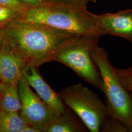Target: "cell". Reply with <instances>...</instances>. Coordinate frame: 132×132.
<instances>
[{
	"label": "cell",
	"mask_w": 132,
	"mask_h": 132,
	"mask_svg": "<svg viewBox=\"0 0 132 132\" xmlns=\"http://www.w3.org/2000/svg\"><path fill=\"white\" fill-rule=\"evenodd\" d=\"M4 41L22 57L27 67L39 68L76 34L37 23L16 19L3 28Z\"/></svg>",
	"instance_id": "1"
},
{
	"label": "cell",
	"mask_w": 132,
	"mask_h": 132,
	"mask_svg": "<svg viewBox=\"0 0 132 132\" xmlns=\"http://www.w3.org/2000/svg\"><path fill=\"white\" fill-rule=\"evenodd\" d=\"M18 19L79 35H105L97 24L95 14L86 8L63 3L29 7Z\"/></svg>",
	"instance_id": "2"
},
{
	"label": "cell",
	"mask_w": 132,
	"mask_h": 132,
	"mask_svg": "<svg viewBox=\"0 0 132 132\" xmlns=\"http://www.w3.org/2000/svg\"><path fill=\"white\" fill-rule=\"evenodd\" d=\"M90 56L99 70L103 85L105 105L110 115L117 119L132 132V96L115 72L108 53L98 44L90 51Z\"/></svg>",
	"instance_id": "3"
},
{
	"label": "cell",
	"mask_w": 132,
	"mask_h": 132,
	"mask_svg": "<svg viewBox=\"0 0 132 132\" xmlns=\"http://www.w3.org/2000/svg\"><path fill=\"white\" fill-rule=\"evenodd\" d=\"M100 36L76 35L58 51L52 59L68 67L83 80L103 92L99 70L90 56V51L98 44Z\"/></svg>",
	"instance_id": "4"
},
{
	"label": "cell",
	"mask_w": 132,
	"mask_h": 132,
	"mask_svg": "<svg viewBox=\"0 0 132 132\" xmlns=\"http://www.w3.org/2000/svg\"><path fill=\"white\" fill-rule=\"evenodd\" d=\"M59 95L65 105L75 113L89 131L99 132L101 124L110 114L97 94L78 84L67 87Z\"/></svg>",
	"instance_id": "5"
},
{
	"label": "cell",
	"mask_w": 132,
	"mask_h": 132,
	"mask_svg": "<svg viewBox=\"0 0 132 132\" xmlns=\"http://www.w3.org/2000/svg\"><path fill=\"white\" fill-rule=\"evenodd\" d=\"M19 94L21 105L19 111L21 117L28 124L42 132L43 127L56 116L33 93L22 76L19 80Z\"/></svg>",
	"instance_id": "6"
},
{
	"label": "cell",
	"mask_w": 132,
	"mask_h": 132,
	"mask_svg": "<svg viewBox=\"0 0 132 132\" xmlns=\"http://www.w3.org/2000/svg\"><path fill=\"white\" fill-rule=\"evenodd\" d=\"M22 76L55 116L60 115L65 111V105L59 94L52 90L44 80L38 71V68L27 67L23 72Z\"/></svg>",
	"instance_id": "7"
},
{
	"label": "cell",
	"mask_w": 132,
	"mask_h": 132,
	"mask_svg": "<svg viewBox=\"0 0 132 132\" xmlns=\"http://www.w3.org/2000/svg\"><path fill=\"white\" fill-rule=\"evenodd\" d=\"M95 17L99 28L105 35L120 37L132 43V10L95 15Z\"/></svg>",
	"instance_id": "8"
},
{
	"label": "cell",
	"mask_w": 132,
	"mask_h": 132,
	"mask_svg": "<svg viewBox=\"0 0 132 132\" xmlns=\"http://www.w3.org/2000/svg\"><path fill=\"white\" fill-rule=\"evenodd\" d=\"M27 67L23 58L4 40L0 48V77L3 82L20 79Z\"/></svg>",
	"instance_id": "9"
},
{
	"label": "cell",
	"mask_w": 132,
	"mask_h": 132,
	"mask_svg": "<svg viewBox=\"0 0 132 132\" xmlns=\"http://www.w3.org/2000/svg\"><path fill=\"white\" fill-rule=\"evenodd\" d=\"M71 109L56 116L46 124L42 132H84L89 131L84 123Z\"/></svg>",
	"instance_id": "10"
},
{
	"label": "cell",
	"mask_w": 132,
	"mask_h": 132,
	"mask_svg": "<svg viewBox=\"0 0 132 132\" xmlns=\"http://www.w3.org/2000/svg\"><path fill=\"white\" fill-rule=\"evenodd\" d=\"M19 80L3 82L0 90V111L19 112L20 111Z\"/></svg>",
	"instance_id": "11"
},
{
	"label": "cell",
	"mask_w": 132,
	"mask_h": 132,
	"mask_svg": "<svg viewBox=\"0 0 132 132\" xmlns=\"http://www.w3.org/2000/svg\"><path fill=\"white\" fill-rule=\"evenodd\" d=\"M27 125L19 112L0 111V132H21Z\"/></svg>",
	"instance_id": "12"
},
{
	"label": "cell",
	"mask_w": 132,
	"mask_h": 132,
	"mask_svg": "<svg viewBox=\"0 0 132 132\" xmlns=\"http://www.w3.org/2000/svg\"><path fill=\"white\" fill-rule=\"evenodd\" d=\"M99 132H128L129 130L120 121L110 115L104 119L100 127Z\"/></svg>",
	"instance_id": "13"
},
{
	"label": "cell",
	"mask_w": 132,
	"mask_h": 132,
	"mask_svg": "<svg viewBox=\"0 0 132 132\" xmlns=\"http://www.w3.org/2000/svg\"><path fill=\"white\" fill-rule=\"evenodd\" d=\"M116 75L124 88L132 93V66L127 69H118L114 67Z\"/></svg>",
	"instance_id": "14"
},
{
	"label": "cell",
	"mask_w": 132,
	"mask_h": 132,
	"mask_svg": "<svg viewBox=\"0 0 132 132\" xmlns=\"http://www.w3.org/2000/svg\"><path fill=\"white\" fill-rule=\"evenodd\" d=\"M21 14L16 10L0 5V27L3 28L10 22L19 19Z\"/></svg>",
	"instance_id": "15"
},
{
	"label": "cell",
	"mask_w": 132,
	"mask_h": 132,
	"mask_svg": "<svg viewBox=\"0 0 132 132\" xmlns=\"http://www.w3.org/2000/svg\"><path fill=\"white\" fill-rule=\"evenodd\" d=\"M0 5L16 10L22 14L30 7L19 0H0Z\"/></svg>",
	"instance_id": "16"
},
{
	"label": "cell",
	"mask_w": 132,
	"mask_h": 132,
	"mask_svg": "<svg viewBox=\"0 0 132 132\" xmlns=\"http://www.w3.org/2000/svg\"><path fill=\"white\" fill-rule=\"evenodd\" d=\"M61 3L68 5H72L86 8L87 5L90 2L96 3L97 0H60Z\"/></svg>",
	"instance_id": "17"
},
{
	"label": "cell",
	"mask_w": 132,
	"mask_h": 132,
	"mask_svg": "<svg viewBox=\"0 0 132 132\" xmlns=\"http://www.w3.org/2000/svg\"><path fill=\"white\" fill-rule=\"evenodd\" d=\"M30 7H35L48 4L43 0H19Z\"/></svg>",
	"instance_id": "18"
},
{
	"label": "cell",
	"mask_w": 132,
	"mask_h": 132,
	"mask_svg": "<svg viewBox=\"0 0 132 132\" xmlns=\"http://www.w3.org/2000/svg\"><path fill=\"white\" fill-rule=\"evenodd\" d=\"M21 132H40V131L37 128L28 124L22 130Z\"/></svg>",
	"instance_id": "19"
},
{
	"label": "cell",
	"mask_w": 132,
	"mask_h": 132,
	"mask_svg": "<svg viewBox=\"0 0 132 132\" xmlns=\"http://www.w3.org/2000/svg\"><path fill=\"white\" fill-rule=\"evenodd\" d=\"M4 40V32L3 28L0 27V48Z\"/></svg>",
	"instance_id": "20"
},
{
	"label": "cell",
	"mask_w": 132,
	"mask_h": 132,
	"mask_svg": "<svg viewBox=\"0 0 132 132\" xmlns=\"http://www.w3.org/2000/svg\"><path fill=\"white\" fill-rule=\"evenodd\" d=\"M43 1L48 4L62 3L60 0H43Z\"/></svg>",
	"instance_id": "21"
},
{
	"label": "cell",
	"mask_w": 132,
	"mask_h": 132,
	"mask_svg": "<svg viewBox=\"0 0 132 132\" xmlns=\"http://www.w3.org/2000/svg\"><path fill=\"white\" fill-rule=\"evenodd\" d=\"M3 82L2 81V80L1 77H0V90L1 89V87H2V86L3 85Z\"/></svg>",
	"instance_id": "22"
},
{
	"label": "cell",
	"mask_w": 132,
	"mask_h": 132,
	"mask_svg": "<svg viewBox=\"0 0 132 132\" xmlns=\"http://www.w3.org/2000/svg\"><path fill=\"white\" fill-rule=\"evenodd\" d=\"M130 94H131V95H132V93H130Z\"/></svg>",
	"instance_id": "23"
}]
</instances>
